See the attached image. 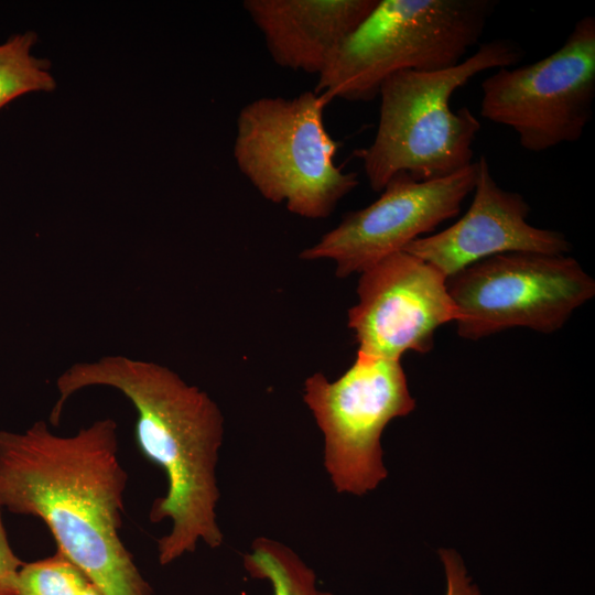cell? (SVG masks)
<instances>
[{"label":"cell","mask_w":595,"mask_h":595,"mask_svg":"<svg viewBox=\"0 0 595 595\" xmlns=\"http://www.w3.org/2000/svg\"><path fill=\"white\" fill-rule=\"evenodd\" d=\"M127 483L113 419L69 436L43 420L0 431L1 507L41 519L102 595H152L120 536Z\"/></svg>","instance_id":"6da1fadb"},{"label":"cell","mask_w":595,"mask_h":595,"mask_svg":"<svg viewBox=\"0 0 595 595\" xmlns=\"http://www.w3.org/2000/svg\"><path fill=\"white\" fill-rule=\"evenodd\" d=\"M93 386L113 388L131 402L138 448L166 476V493L153 500L149 512L153 523L171 521L169 533L158 540L160 564L193 553L199 542L219 548L224 534L216 512L220 497L216 468L224 418L217 403L165 366L109 355L76 363L61 374L48 423L58 426L66 401Z\"/></svg>","instance_id":"7a4b0ae2"},{"label":"cell","mask_w":595,"mask_h":595,"mask_svg":"<svg viewBox=\"0 0 595 595\" xmlns=\"http://www.w3.org/2000/svg\"><path fill=\"white\" fill-rule=\"evenodd\" d=\"M522 48L508 39L479 45L455 66L402 71L381 85L378 127L372 142L355 151L372 191L405 172L416 181L453 174L473 163L480 122L467 107L454 111L451 98L477 74L518 64Z\"/></svg>","instance_id":"3957f363"},{"label":"cell","mask_w":595,"mask_h":595,"mask_svg":"<svg viewBox=\"0 0 595 595\" xmlns=\"http://www.w3.org/2000/svg\"><path fill=\"white\" fill-rule=\"evenodd\" d=\"M496 0H378L317 75L314 91L371 101L382 83L402 71H437L457 65L478 43Z\"/></svg>","instance_id":"277c9868"},{"label":"cell","mask_w":595,"mask_h":595,"mask_svg":"<svg viewBox=\"0 0 595 595\" xmlns=\"http://www.w3.org/2000/svg\"><path fill=\"white\" fill-rule=\"evenodd\" d=\"M325 98L304 91L293 98L261 97L236 120L234 159L268 201L301 217H328L358 185L355 172L335 162L338 143L324 122Z\"/></svg>","instance_id":"5b68a950"},{"label":"cell","mask_w":595,"mask_h":595,"mask_svg":"<svg viewBox=\"0 0 595 595\" xmlns=\"http://www.w3.org/2000/svg\"><path fill=\"white\" fill-rule=\"evenodd\" d=\"M303 400L323 435V466L338 494L366 495L388 476L381 435L415 408L400 360L357 350L336 380L306 378Z\"/></svg>","instance_id":"8992f818"},{"label":"cell","mask_w":595,"mask_h":595,"mask_svg":"<svg viewBox=\"0 0 595 595\" xmlns=\"http://www.w3.org/2000/svg\"><path fill=\"white\" fill-rule=\"evenodd\" d=\"M457 334L478 340L511 327L550 334L595 295V281L572 257L508 252L446 279Z\"/></svg>","instance_id":"52a82bcc"},{"label":"cell","mask_w":595,"mask_h":595,"mask_svg":"<svg viewBox=\"0 0 595 595\" xmlns=\"http://www.w3.org/2000/svg\"><path fill=\"white\" fill-rule=\"evenodd\" d=\"M480 87V116L511 128L527 151L580 140L595 98V18L580 19L550 55L500 67Z\"/></svg>","instance_id":"ba28073f"},{"label":"cell","mask_w":595,"mask_h":595,"mask_svg":"<svg viewBox=\"0 0 595 595\" xmlns=\"http://www.w3.org/2000/svg\"><path fill=\"white\" fill-rule=\"evenodd\" d=\"M476 174V162L430 181H416L400 172L389 180L377 201L345 215L300 258L332 259L342 279L361 273L455 217L474 190Z\"/></svg>","instance_id":"9c48e42d"},{"label":"cell","mask_w":595,"mask_h":595,"mask_svg":"<svg viewBox=\"0 0 595 595\" xmlns=\"http://www.w3.org/2000/svg\"><path fill=\"white\" fill-rule=\"evenodd\" d=\"M446 279L404 250L365 269L358 281V302L348 311L358 350L392 360L410 350H432L435 331L458 320Z\"/></svg>","instance_id":"30bf717a"},{"label":"cell","mask_w":595,"mask_h":595,"mask_svg":"<svg viewBox=\"0 0 595 595\" xmlns=\"http://www.w3.org/2000/svg\"><path fill=\"white\" fill-rule=\"evenodd\" d=\"M474 197L467 212L448 228L418 238L403 250L435 267L446 278L483 259L508 252L564 255L565 235L530 225L524 197L500 187L487 158L476 161Z\"/></svg>","instance_id":"8fae6325"},{"label":"cell","mask_w":595,"mask_h":595,"mask_svg":"<svg viewBox=\"0 0 595 595\" xmlns=\"http://www.w3.org/2000/svg\"><path fill=\"white\" fill-rule=\"evenodd\" d=\"M378 0H246L244 9L281 67L320 74Z\"/></svg>","instance_id":"7c38bea8"},{"label":"cell","mask_w":595,"mask_h":595,"mask_svg":"<svg viewBox=\"0 0 595 595\" xmlns=\"http://www.w3.org/2000/svg\"><path fill=\"white\" fill-rule=\"evenodd\" d=\"M242 565L251 577L268 582L272 595H333L317 586L315 572L292 548L275 539L256 538Z\"/></svg>","instance_id":"4fadbf2b"},{"label":"cell","mask_w":595,"mask_h":595,"mask_svg":"<svg viewBox=\"0 0 595 595\" xmlns=\"http://www.w3.org/2000/svg\"><path fill=\"white\" fill-rule=\"evenodd\" d=\"M36 42L37 34L26 31L0 44V109L22 95L56 88L51 62L31 53Z\"/></svg>","instance_id":"5bb4252c"},{"label":"cell","mask_w":595,"mask_h":595,"mask_svg":"<svg viewBox=\"0 0 595 595\" xmlns=\"http://www.w3.org/2000/svg\"><path fill=\"white\" fill-rule=\"evenodd\" d=\"M85 574L62 552L24 563L18 573L15 595H84Z\"/></svg>","instance_id":"9a60e30c"},{"label":"cell","mask_w":595,"mask_h":595,"mask_svg":"<svg viewBox=\"0 0 595 595\" xmlns=\"http://www.w3.org/2000/svg\"><path fill=\"white\" fill-rule=\"evenodd\" d=\"M446 580L445 595H480L477 586L467 575L461 556L453 550L440 551Z\"/></svg>","instance_id":"2e32d148"},{"label":"cell","mask_w":595,"mask_h":595,"mask_svg":"<svg viewBox=\"0 0 595 595\" xmlns=\"http://www.w3.org/2000/svg\"><path fill=\"white\" fill-rule=\"evenodd\" d=\"M0 505V595H15L17 578L24 564L12 550L2 521Z\"/></svg>","instance_id":"e0dca14e"},{"label":"cell","mask_w":595,"mask_h":595,"mask_svg":"<svg viewBox=\"0 0 595 595\" xmlns=\"http://www.w3.org/2000/svg\"><path fill=\"white\" fill-rule=\"evenodd\" d=\"M84 595H102V594L91 583H89Z\"/></svg>","instance_id":"ac0fdd59"}]
</instances>
